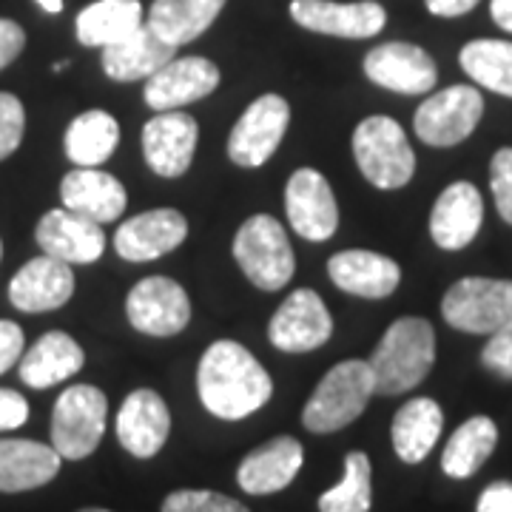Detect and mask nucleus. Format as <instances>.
<instances>
[{
	"label": "nucleus",
	"mask_w": 512,
	"mask_h": 512,
	"mask_svg": "<svg viewBox=\"0 0 512 512\" xmlns=\"http://www.w3.org/2000/svg\"><path fill=\"white\" fill-rule=\"evenodd\" d=\"M197 393L202 407L225 421L248 419L274 396L268 370L245 345L234 339L211 342L197 367Z\"/></svg>",
	"instance_id": "1"
},
{
	"label": "nucleus",
	"mask_w": 512,
	"mask_h": 512,
	"mask_svg": "<svg viewBox=\"0 0 512 512\" xmlns=\"http://www.w3.org/2000/svg\"><path fill=\"white\" fill-rule=\"evenodd\" d=\"M376 376V393L399 396L419 387L436 362V330L421 316H402L384 330L367 359Z\"/></svg>",
	"instance_id": "2"
},
{
	"label": "nucleus",
	"mask_w": 512,
	"mask_h": 512,
	"mask_svg": "<svg viewBox=\"0 0 512 512\" xmlns=\"http://www.w3.org/2000/svg\"><path fill=\"white\" fill-rule=\"evenodd\" d=\"M376 396V376L365 359H348L330 367L316 384L313 396L302 410V424L316 433H336L365 413L367 402Z\"/></svg>",
	"instance_id": "3"
},
{
	"label": "nucleus",
	"mask_w": 512,
	"mask_h": 512,
	"mask_svg": "<svg viewBox=\"0 0 512 512\" xmlns=\"http://www.w3.org/2000/svg\"><path fill=\"white\" fill-rule=\"evenodd\" d=\"M350 148L362 177L379 191L404 188L416 174V154L407 134L387 114L365 117L350 137Z\"/></svg>",
	"instance_id": "4"
},
{
	"label": "nucleus",
	"mask_w": 512,
	"mask_h": 512,
	"mask_svg": "<svg viewBox=\"0 0 512 512\" xmlns=\"http://www.w3.org/2000/svg\"><path fill=\"white\" fill-rule=\"evenodd\" d=\"M234 259L239 271L259 291H282L293 279L296 256L285 225L271 214H254L242 222L234 234Z\"/></svg>",
	"instance_id": "5"
},
{
	"label": "nucleus",
	"mask_w": 512,
	"mask_h": 512,
	"mask_svg": "<svg viewBox=\"0 0 512 512\" xmlns=\"http://www.w3.org/2000/svg\"><path fill=\"white\" fill-rule=\"evenodd\" d=\"M441 316L461 333L490 336L512 322V282L490 276H464L441 299Z\"/></svg>",
	"instance_id": "6"
},
{
	"label": "nucleus",
	"mask_w": 512,
	"mask_h": 512,
	"mask_svg": "<svg viewBox=\"0 0 512 512\" xmlns=\"http://www.w3.org/2000/svg\"><path fill=\"white\" fill-rule=\"evenodd\" d=\"M109 402L94 384H74L57 396L52 410V447L60 458L80 461L92 456L106 433Z\"/></svg>",
	"instance_id": "7"
},
{
	"label": "nucleus",
	"mask_w": 512,
	"mask_h": 512,
	"mask_svg": "<svg viewBox=\"0 0 512 512\" xmlns=\"http://www.w3.org/2000/svg\"><path fill=\"white\" fill-rule=\"evenodd\" d=\"M291 126V106L282 94H262L228 134V160L239 168H262L276 154Z\"/></svg>",
	"instance_id": "8"
},
{
	"label": "nucleus",
	"mask_w": 512,
	"mask_h": 512,
	"mask_svg": "<svg viewBox=\"0 0 512 512\" xmlns=\"http://www.w3.org/2000/svg\"><path fill=\"white\" fill-rule=\"evenodd\" d=\"M484 114V97L473 86H450L430 94L413 117L421 143L433 148H453L464 143Z\"/></svg>",
	"instance_id": "9"
},
{
	"label": "nucleus",
	"mask_w": 512,
	"mask_h": 512,
	"mask_svg": "<svg viewBox=\"0 0 512 512\" xmlns=\"http://www.w3.org/2000/svg\"><path fill=\"white\" fill-rule=\"evenodd\" d=\"M126 316L131 328L146 336L168 339L188 328L191 299L171 276H146L126 296Z\"/></svg>",
	"instance_id": "10"
},
{
	"label": "nucleus",
	"mask_w": 512,
	"mask_h": 512,
	"mask_svg": "<svg viewBox=\"0 0 512 512\" xmlns=\"http://www.w3.org/2000/svg\"><path fill=\"white\" fill-rule=\"evenodd\" d=\"M333 336V316L322 296L311 288H296L285 296L268 325V339L282 353H311Z\"/></svg>",
	"instance_id": "11"
},
{
	"label": "nucleus",
	"mask_w": 512,
	"mask_h": 512,
	"mask_svg": "<svg viewBox=\"0 0 512 512\" xmlns=\"http://www.w3.org/2000/svg\"><path fill=\"white\" fill-rule=\"evenodd\" d=\"M285 214L293 234L308 242H328L339 228V205L328 177L316 168H296L285 185Z\"/></svg>",
	"instance_id": "12"
},
{
	"label": "nucleus",
	"mask_w": 512,
	"mask_h": 512,
	"mask_svg": "<svg viewBox=\"0 0 512 512\" xmlns=\"http://www.w3.org/2000/svg\"><path fill=\"white\" fill-rule=\"evenodd\" d=\"M367 80L387 92L419 97L436 89L439 69L436 60L427 55L421 46L390 40L365 55Z\"/></svg>",
	"instance_id": "13"
},
{
	"label": "nucleus",
	"mask_w": 512,
	"mask_h": 512,
	"mask_svg": "<svg viewBox=\"0 0 512 512\" xmlns=\"http://www.w3.org/2000/svg\"><path fill=\"white\" fill-rule=\"evenodd\" d=\"M222 74L214 60L208 57H174L168 60L160 72H154L146 80L143 100L148 109L174 111L200 103L208 94L220 89Z\"/></svg>",
	"instance_id": "14"
},
{
	"label": "nucleus",
	"mask_w": 512,
	"mask_h": 512,
	"mask_svg": "<svg viewBox=\"0 0 512 512\" xmlns=\"http://www.w3.org/2000/svg\"><path fill=\"white\" fill-rule=\"evenodd\" d=\"M197 140L200 126L191 114L180 109L157 111L143 126V157L157 177L177 180L194 163Z\"/></svg>",
	"instance_id": "15"
},
{
	"label": "nucleus",
	"mask_w": 512,
	"mask_h": 512,
	"mask_svg": "<svg viewBox=\"0 0 512 512\" xmlns=\"http://www.w3.org/2000/svg\"><path fill=\"white\" fill-rule=\"evenodd\" d=\"M291 18L302 29L316 35L345 37V40H365L376 37L387 23V12L376 0H291Z\"/></svg>",
	"instance_id": "16"
},
{
	"label": "nucleus",
	"mask_w": 512,
	"mask_h": 512,
	"mask_svg": "<svg viewBox=\"0 0 512 512\" xmlns=\"http://www.w3.org/2000/svg\"><path fill=\"white\" fill-rule=\"evenodd\" d=\"M40 251L69 265H92L106 251V234L100 222L89 220L77 211L52 208L46 211L35 228Z\"/></svg>",
	"instance_id": "17"
},
{
	"label": "nucleus",
	"mask_w": 512,
	"mask_h": 512,
	"mask_svg": "<svg viewBox=\"0 0 512 512\" xmlns=\"http://www.w3.org/2000/svg\"><path fill=\"white\" fill-rule=\"evenodd\" d=\"M188 237V220L177 208H151L128 217L114 231V251L126 262H154L177 251Z\"/></svg>",
	"instance_id": "18"
},
{
	"label": "nucleus",
	"mask_w": 512,
	"mask_h": 512,
	"mask_svg": "<svg viewBox=\"0 0 512 512\" xmlns=\"http://www.w3.org/2000/svg\"><path fill=\"white\" fill-rule=\"evenodd\" d=\"M72 293V265L49 254L29 259L9 282V302L23 313L57 311L72 299Z\"/></svg>",
	"instance_id": "19"
},
{
	"label": "nucleus",
	"mask_w": 512,
	"mask_h": 512,
	"mask_svg": "<svg viewBox=\"0 0 512 512\" xmlns=\"http://www.w3.org/2000/svg\"><path fill=\"white\" fill-rule=\"evenodd\" d=\"M171 413L157 390L140 387L117 413V439L134 458H154L168 441Z\"/></svg>",
	"instance_id": "20"
},
{
	"label": "nucleus",
	"mask_w": 512,
	"mask_h": 512,
	"mask_svg": "<svg viewBox=\"0 0 512 512\" xmlns=\"http://www.w3.org/2000/svg\"><path fill=\"white\" fill-rule=\"evenodd\" d=\"M330 282L339 291L359 296V299H387L402 282V268L396 259L365 251V248H350L339 251L328 259Z\"/></svg>",
	"instance_id": "21"
},
{
	"label": "nucleus",
	"mask_w": 512,
	"mask_h": 512,
	"mask_svg": "<svg viewBox=\"0 0 512 512\" xmlns=\"http://www.w3.org/2000/svg\"><path fill=\"white\" fill-rule=\"evenodd\" d=\"M484 200L473 183H453L439 194L430 211V237L444 251L467 248L481 231Z\"/></svg>",
	"instance_id": "22"
},
{
	"label": "nucleus",
	"mask_w": 512,
	"mask_h": 512,
	"mask_svg": "<svg viewBox=\"0 0 512 512\" xmlns=\"http://www.w3.org/2000/svg\"><path fill=\"white\" fill-rule=\"evenodd\" d=\"M305 450L293 436H276L239 461L237 484L248 495H271L285 490L299 476Z\"/></svg>",
	"instance_id": "23"
},
{
	"label": "nucleus",
	"mask_w": 512,
	"mask_h": 512,
	"mask_svg": "<svg viewBox=\"0 0 512 512\" xmlns=\"http://www.w3.org/2000/svg\"><path fill=\"white\" fill-rule=\"evenodd\" d=\"M60 200L69 211H77L89 220L114 222L123 217L128 205L126 185L120 183L109 171L100 168H74L60 183Z\"/></svg>",
	"instance_id": "24"
},
{
	"label": "nucleus",
	"mask_w": 512,
	"mask_h": 512,
	"mask_svg": "<svg viewBox=\"0 0 512 512\" xmlns=\"http://www.w3.org/2000/svg\"><path fill=\"white\" fill-rule=\"evenodd\" d=\"M60 453L32 439H0V493H26L60 473Z\"/></svg>",
	"instance_id": "25"
},
{
	"label": "nucleus",
	"mask_w": 512,
	"mask_h": 512,
	"mask_svg": "<svg viewBox=\"0 0 512 512\" xmlns=\"http://www.w3.org/2000/svg\"><path fill=\"white\" fill-rule=\"evenodd\" d=\"M83 365L86 353L72 336L63 330H49L20 356V379L35 390H46L72 379Z\"/></svg>",
	"instance_id": "26"
},
{
	"label": "nucleus",
	"mask_w": 512,
	"mask_h": 512,
	"mask_svg": "<svg viewBox=\"0 0 512 512\" xmlns=\"http://www.w3.org/2000/svg\"><path fill=\"white\" fill-rule=\"evenodd\" d=\"M177 46L165 43L157 37L146 23L123 37L120 43L103 49V72L117 83H134V80H148L154 72H160L168 60H174Z\"/></svg>",
	"instance_id": "27"
},
{
	"label": "nucleus",
	"mask_w": 512,
	"mask_h": 512,
	"mask_svg": "<svg viewBox=\"0 0 512 512\" xmlns=\"http://www.w3.org/2000/svg\"><path fill=\"white\" fill-rule=\"evenodd\" d=\"M225 0H154L146 26L171 46L194 43L220 18Z\"/></svg>",
	"instance_id": "28"
},
{
	"label": "nucleus",
	"mask_w": 512,
	"mask_h": 512,
	"mask_svg": "<svg viewBox=\"0 0 512 512\" xmlns=\"http://www.w3.org/2000/svg\"><path fill=\"white\" fill-rule=\"evenodd\" d=\"M441 427H444V413L439 402L421 396V399H410L402 404L390 427L396 456L402 458L404 464H421L436 447Z\"/></svg>",
	"instance_id": "29"
},
{
	"label": "nucleus",
	"mask_w": 512,
	"mask_h": 512,
	"mask_svg": "<svg viewBox=\"0 0 512 512\" xmlns=\"http://www.w3.org/2000/svg\"><path fill=\"white\" fill-rule=\"evenodd\" d=\"M143 15L140 0H94L74 20L77 40L89 49L114 46L146 23Z\"/></svg>",
	"instance_id": "30"
},
{
	"label": "nucleus",
	"mask_w": 512,
	"mask_h": 512,
	"mask_svg": "<svg viewBox=\"0 0 512 512\" xmlns=\"http://www.w3.org/2000/svg\"><path fill=\"white\" fill-rule=\"evenodd\" d=\"M120 143V123L114 114L103 109H92L77 114L63 137L66 157L80 168H94L103 165L114 154Z\"/></svg>",
	"instance_id": "31"
},
{
	"label": "nucleus",
	"mask_w": 512,
	"mask_h": 512,
	"mask_svg": "<svg viewBox=\"0 0 512 512\" xmlns=\"http://www.w3.org/2000/svg\"><path fill=\"white\" fill-rule=\"evenodd\" d=\"M498 444V427L487 416H473L467 419L456 433L450 436L444 456H441V470L450 478H470L484 467V461L493 456Z\"/></svg>",
	"instance_id": "32"
},
{
	"label": "nucleus",
	"mask_w": 512,
	"mask_h": 512,
	"mask_svg": "<svg viewBox=\"0 0 512 512\" xmlns=\"http://www.w3.org/2000/svg\"><path fill=\"white\" fill-rule=\"evenodd\" d=\"M461 69L476 80L478 86L512 97V43L507 40H470L461 55H458Z\"/></svg>",
	"instance_id": "33"
},
{
	"label": "nucleus",
	"mask_w": 512,
	"mask_h": 512,
	"mask_svg": "<svg viewBox=\"0 0 512 512\" xmlns=\"http://www.w3.org/2000/svg\"><path fill=\"white\" fill-rule=\"evenodd\" d=\"M373 504V470L362 450L345 456V476L319 498V512H370Z\"/></svg>",
	"instance_id": "34"
},
{
	"label": "nucleus",
	"mask_w": 512,
	"mask_h": 512,
	"mask_svg": "<svg viewBox=\"0 0 512 512\" xmlns=\"http://www.w3.org/2000/svg\"><path fill=\"white\" fill-rule=\"evenodd\" d=\"M163 512H251L237 498L211 490H177L163 501Z\"/></svg>",
	"instance_id": "35"
},
{
	"label": "nucleus",
	"mask_w": 512,
	"mask_h": 512,
	"mask_svg": "<svg viewBox=\"0 0 512 512\" xmlns=\"http://www.w3.org/2000/svg\"><path fill=\"white\" fill-rule=\"evenodd\" d=\"M26 109L15 94L0 92V160L12 157L23 143Z\"/></svg>",
	"instance_id": "36"
},
{
	"label": "nucleus",
	"mask_w": 512,
	"mask_h": 512,
	"mask_svg": "<svg viewBox=\"0 0 512 512\" xmlns=\"http://www.w3.org/2000/svg\"><path fill=\"white\" fill-rule=\"evenodd\" d=\"M490 188L501 220L512 225V148H498L490 163Z\"/></svg>",
	"instance_id": "37"
},
{
	"label": "nucleus",
	"mask_w": 512,
	"mask_h": 512,
	"mask_svg": "<svg viewBox=\"0 0 512 512\" xmlns=\"http://www.w3.org/2000/svg\"><path fill=\"white\" fill-rule=\"evenodd\" d=\"M481 365L501 379H512V322L490 333V342L481 350Z\"/></svg>",
	"instance_id": "38"
},
{
	"label": "nucleus",
	"mask_w": 512,
	"mask_h": 512,
	"mask_svg": "<svg viewBox=\"0 0 512 512\" xmlns=\"http://www.w3.org/2000/svg\"><path fill=\"white\" fill-rule=\"evenodd\" d=\"M23 348H26V336H23L20 325L0 319V373L18 365Z\"/></svg>",
	"instance_id": "39"
},
{
	"label": "nucleus",
	"mask_w": 512,
	"mask_h": 512,
	"mask_svg": "<svg viewBox=\"0 0 512 512\" xmlns=\"http://www.w3.org/2000/svg\"><path fill=\"white\" fill-rule=\"evenodd\" d=\"M29 419V402L20 396L18 390L0 387V433L18 430Z\"/></svg>",
	"instance_id": "40"
},
{
	"label": "nucleus",
	"mask_w": 512,
	"mask_h": 512,
	"mask_svg": "<svg viewBox=\"0 0 512 512\" xmlns=\"http://www.w3.org/2000/svg\"><path fill=\"white\" fill-rule=\"evenodd\" d=\"M23 46H26V32L20 29V23L0 18V69L15 63Z\"/></svg>",
	"instance_id": "41"
},
{
	"label": "nucleus",
	"mask_w": 512,
	"mask_h": 512,
	"mask_svg": "<svg viewBox=\"0 0 512 512\" xmlns=\"http://www.w3.org/2000/svg\"><path fill=\"white\" fill-rule=\"evenodd\" d=\"M476 512H512V481H495L478 495Z\"/></svg>",
	"instance_id": "42"
},
{
	"label": "nucleus",
	"mask_w": 512,
	"mask_h": 512,
	"mask_svg": "<svg viewBox=\"0 0 512 512\" xmlns=\"http://www.w3.org/2000/svg\"><path fill=\"white\" fill-rule=\"evenodd\" d=\"M424 3L436 18H461L478 6V0H424Z\"/></svg>",
	"instance_id": "43"
},
{
	"label": "nucleus",
	"mask_w": 512,
	"mask_h": 512,
	"mask_svg": "<svg viewBox=\"0 0 512 512\" xmlns=\"http://www.w3.org/2000/svg\"><path fill=\"white\" fill-rule=\"evenodd\" d=\"M490 15H493L495 26H501L504 32L512 35V0H493L490 3Z\"/></svg>",
	"instance_id": "44"
},
{
	"label": "nucleus",
	"mask_w": 512,
	"mask_h": 512,
	"mask_svg": "<svg viewBox=\"0 0 512 512\" xmlns=\"http://www.w3.org/2000/svg\"><path fill=\"white\" fill-rule=\"evenodd\" d=\"M49 15H60L63 12V0H37Z\"/></svg>",
	"instance_id": "45"
},
{
	"label": "nucleus",
	"mask_w": 512,
	"mask_h": 512,
	"mask_svg": "<svg viewBox=\"0 0 512 512\" xmlns=\"http://www.w3.org/2000/svg\"><path fill=\"white\" fill-rule=\"evenodd\" d=\"M80 512H111V510H100V507H89V510H80Z\"/></svg>",
	"instance_id": "46"
},
{
	"label": "nucleus",
	"mask_w": 512,
	"mask_h": 512,
	"mask_svg": "<svg viewBox=\"0 0 512 512\" xmlns=\"http://www.w3.org/2000/svg\"><path fill=\"white\" fill-rule=\"evenodd\" d=\"M0 256H3V242H0Z\"/></svg>",
	"instance_id": "47"
}]
</instances>
